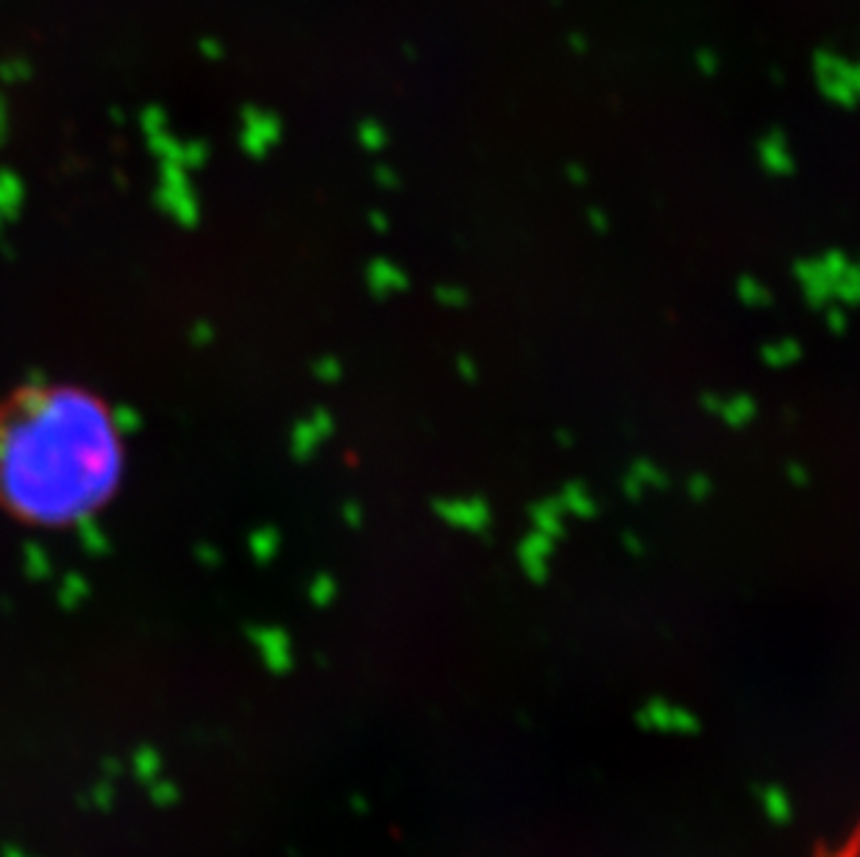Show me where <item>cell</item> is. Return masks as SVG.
Listing matches in <instances>:
<instances>
[{
  "label": "cell",
  "mask_w": 860,
  "mask_h": 857,
  "mask_svg": "<svg viewBox=\"0 0 860 857\" xmlns=\"http://www.w3.org/2000/svg\"><path fill=\"white\" fill-rule=\"evenodd\" d=\"M833 298H838L841 304H860V270L857 267H846L844 276L833 284Z\"/></svg>",
  "instance_id": "cell-11"
},
{
  "label": "cell",
  "mask_w": 860,
  "mask_h": 857,
  "mask_svg": "<svg viewBox=\"0 0 860 857\" xmlns=\"http://www.w3.org/2000/svg\"><path fill=\"white\" fill-rule=\"evenodd\" d=\"M591 223H594V229H596L599 234H605V232L610 229V223H607V217H605L602 212H591Z\"/></svg>",
  "instance_id": "cell-19"
},
{
  "label": "cell",
  "mask_w": 860,
  "mask_h": 857,
  "mask_svg": "<svg viewBox=\"0 0 860 857\" xmlns=\"http://www.w3.org/2000/svg\"><path fill=\"white\" fill-rule=\"evenodd\" d=\"M785 473H788V482L796 484V487H807L810 484V471L805 465H799V463H791L785 468Z\"/></svg>",
  "instance_id": "cell-15"
},
{
  "label": "cell",
  "mask_w": 860,
  "mask_h": 857,
  "mask_svg": "<svg viewBox=\"0 0 860 857\" xmlns=\"http://www.w3.org/2000/svg\"><path fill=\"white\" fill-rule=\"evenodd\" d=\"M555 546L557 540H552L549 534H543L537 529L526 532L521 540H518V563H521V571L529 576V582L535 584H546L549 576H552V554H555Z\"/></svg>",
  "instance_id": "cell-3"
},
{
  "label": "cell",
  "mask_w": 860,
  "mask_h": 857,
  "mask_svg": "<svg viewBox=\"0 0 860 857\" xmlns=\"http://www.w3.org/2000/svg\"><path fill=\"white\" fill-rule=\"evenodd\" d=\"M437 301L445 306H465L468 304V290L457 284H443L437 287Z\"/></svg>",
  "instance_id": "cell-13"
},
{
  "label": "cell",
  "mask_w": 860,
  "mask_h": 857,
  "mask_svg": "<svg viewBox=\"0 0 860 857\" xmlns=\"http://www.w3.org/2000/svg\"><path fill=\"white\" fill-rule=\"evenodd\" d=\"M718 418L727 424L730 429H744L757 418V401L749 393H735L730 398L721 401Z\"/></svg>",
  "instance_id": "cell-9"
},
{
  "label": "cell",
  "mask_w": 860,
  "mask_h": 857,
  "mask_svg": "<svg viewBox=\"0 0 860 857\" xmlns=\"http://www.w3.org/2000/svg\"><path fill=\"white\" fill-rule=\"evenodd\" d=\"M802 343L794 337H780V340H768L760 345V363L765 368H791L802 359Z\"/></svg>",
  "instance_id": "cell-8"
},
{
  "label": "cell",
  "mask_w": 860,
  "mask_h": 857,
  "mask_svg": "<svg viewBox=\"0 0 860 857\" xmlns=\"http://www.w3.org/2000/svg\"><path fill=\"white\" fill-rule=\"evenodd\" d=\"M435 513L455 529L482 534L493 523V510L482 495H463V499H443L435 502Z\"/></svg>",
  "instance_id": "cell-2"
},
{
  "label": "cell",
  "mask_w": 860,
  "mask_h": 857,
  "mask_svg": "<svg viewBox=\"0 0 860 857\" xmlns=\"http://www.w3.org/2000/svg\"><path fill=\"white\" fill-rule=\"evenodd\" d=\"M557 443H560L563 448H571V445H574V434H571L568 429H557Z\"/></svg>",
  "instance_id": "cell-20"
},
{
  "label": "cell",
  "mask_w": 860,
  "mask_h": 857,
  "mask_svg": "<svg viewBox=\"0 0 860 857\" xmlns=\"http://www.w3.org/2000/svg\"><path fill=\"white\" fill-rule=\"evenodd\" d=\"M529 518H532V529L549 534L552 540H563L568 526H565V510L560 504L557 495H546L535 504H529Z\"/></svg>",
  "instance_id": "cell-6"
},
{
  "label": "cell",
  "mask_w": 860,
  "mask_h": 857,
  "mask_svg": "<svg viewBox=\"0 0 860 857\" xmlns=\"http://www.w3.org/2000/svg\"><path fill=\"white\" fill-rule=\"evenodd\" d=\"M827 329L833 334H841L846 329V314L841 309H827Z\"/></svg>",
  "instance_id": "cell-17"
},
{
  "label": "cell",
  "mask_w": 860,
  "mask_h": 857,
  "mask_svg": "<svg viewBox=\"0 0 860 857\" xmlns=\"http://www.w3.org/2000/svg\"><path fill=\"white\" fill-rule=\"evenodd\" d=\"M668 487V473L655 463V460H635L626 473L621 476V493L626 495L629 502H641L646 490H665Z\"/></svg>",
  "instance_id": "cell-5"
},
{
  "label": "cell",
  "mask_w": 860,
  "mask_h": 857,
  "mask_svg": "<svg viewBox=\"0 0 860 857\" xmlns=\"http://www.w3.org/2000/svg\"><path fill=\"white\" fill-rule=\"evenodd\" d=\"M685 490H688V495L694 502H707L710 493H713V482H710L707 473H691L688 482H685Z\"/></svg>",
  "instance_id": "cell-12"
},
{
  "label": "cell",
  "mask_w": 860,
  "mask_h": 857,
  "mask_svg": "<svg viewBox=\"0 0 860 857\" xmlns=\"http://www.w3.org/2000/svg\"><path fill=\"white\" fill-rule=\"evenodd\" d=\"M721 395H715V393H705L702 398H699V404H702V410L705 413H710V415H718V410H721Z\"/></svg>",
  "instance_id": "cell-18"
},
{
  "label": "cell",
  "mask_w": 860,
  "mask_h": 857,
  "mask_svg": "<svg viewBox=\"0 0 860 857\" xmlns=\"http://www.w3.org/2000/svg\"><path fill=\"white\" fill-rule=\"evenodd\" d=\"M794 279L802 284L805 304L810 309H825L833 298V279L825 274L819 256H805L794 262Z\"/></svg>",
  "instance_id": "cell-4"
},
{
  "label": "cell",
  "mask_w": 860,
  "mask_h": 857,
  "mask_svg": "<svg viewBox=\"0 0 860 857\" xmlns=\"http://www.w3.org/2000/svg\"><path fill=\"white\" fill-rule=\"evenodd\" d=\"M735 295L744 306H752V309H763V306H772L775 304V293L768 290V284H763L757 276L752 274H741L735 279Z\"/></svg>",
  "instance_id": "cell-10"
},
{
  "label": "cell",
  "mask_w": 860,
  "mask_h": 857,
  "mask_svg": "<svg viewBox=\"0 0 860 857\" xmlns=\"http://www.w3.org/2000/svg\"><path fill=\"white\" fill-rule=\"evenodd\" d=\"M621 546L629 552V554H635V557H641L644 552H646V546H644V540L635 534V532H624L621 534Z\"/></svg>",
  "instance_id": "cell-16"
},
{
  "label": "cell",
  "mask_w": 860,
  "mask_h": 857,
  "mask_svg": "<svg viewBox=\"0 0 860 857\" xmlns=\"http://www.w3.org/2000/svg\"><path fill=\"white\" fill-rule=\"evenodd\" d=\"M557 499H560L565 515H574L579 521H591L599 515V504L594 499V493L587 490L582 482H565L563 490L557 493Z\"/></svg>",
  "instance_id": "cell-7"
},
{
  "label": "cell",
  "mask_w": 860,
  "mask_h": 857,
  "mask_svg": "<svg viewBox=\"0 0 860 857\" xmlns=\"http://www.w3.org/2000/svg\"><path fill=\"white\" fill-rule=\"evenodd\" d=\"M120 476V437L101 401L39 384L0 404V507L45 526L95 513Z\"/></svg>",
  "instance_id": "cell-1"
},
{
  "label": "cell",
  "mask_w": 860,
  "mask_h": 857,
  "mask_svg": "<svg viewBox=\"0 0 860 857\" xmlns=\"http://www.w3.org/2000/svg\"><path fill=\"white\" fill-rule=\"evenodd\" d=\"M457 374L463 376V382L474 384L479 379V365L474 363V356H460L457 359Z\"/></svg>",
  "instance_id": "cell-14"
}]
</instances>
